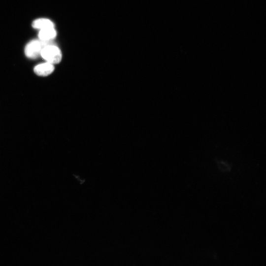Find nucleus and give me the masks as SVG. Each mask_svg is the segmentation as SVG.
<instances>
[{
    "instance_id": "4",
    "label": "nucleus",
    "mask_w": 266,
    "mask_h": 266,
    "mask_svg": "<svg viewBox=\"0 0 266 266\" xmlns=\"http://www.w3.org/2000/svg\"><path fill=\"white\" fill-rule=\"evenodd\" d=\"M57 32L54 27L46 28L39 30L38 37L39 40L44 43L50 41L55 38Z\"/></svg>"
},
{
    "instance_id": "2",
    "label": "nucleus",
    "mask_w": 266,
    "mask_h": 266,
    "mask_svg": "<svg viewBox=\"0 0 266 266\" xmlns=\"http://www.w3.org/2000/svg\"><path fill=\"white\" fill-rule=\"evenodd\" d=\"M44 46L43 42L40 40H33L26 45L25 55L29 58L35 59L40 55Z\"/></svg>"
},
{
    "instance_id": "5",
    "label": "nucleus",
    "mask_w": 266,
    "mask_h": 266,
    "mask_svg": "<svg viewBox=\"0 0 266 266\" xmlns=\"http://www.w3.org/2000/svg\"><path fill=\"white\" fill-rule=\"evenodd\" d=\"M33 28L39 30L46 28L54 27V23L49 19L39 18L35 20L32 23Z\"/></svg>"
},
{
    "instance_id": "1",
    "label": "nucleus",
    "mask_w": 266,
    "mask_h": 266,
    "mask_svg": "<svg viewBox=\"0 0 266 266\" xmlns=\"http://www.w3.org/2000/svg\"><path fill=\"white\" fill-rule=\"evenodd\" d=\"M40 55L47 62L54 65L60 63L62 59V53L60 49L53 44H47L44 45Z\"/></svg>"
},
{
    "instance_id": "3",
    "label": "nucleus",
    "mask_w": 266,
    "mask_h": 266,
    "mask_svg": "<svg viewBox=\"0 0 266 266\" xmlns=\"http://www.w3.org/2000/svg\"><path fill=\"white\" fill-rule=\"evenodd\" d=\"M54 69V65L46 62L36 66L34 68V72L37 75L46 76L51 74Z\"/></svg>"
}]
</instances>
